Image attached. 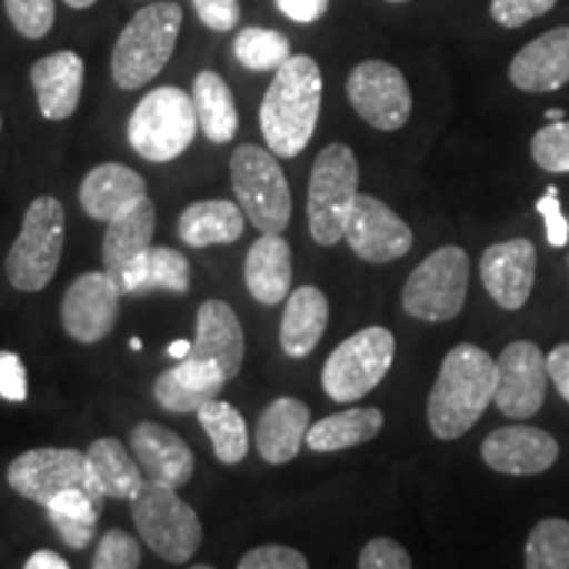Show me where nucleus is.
Masks as SVG:
<instances>
[{
	"label": "nucleus",
	"instance_id": "nucleus-22",
	"mask_svg": "<svg viewBox=\"0 0 569 569\" xmlns=\"http://www.w3.org/2000/svg\"><path fill=\"white\" fill-rule=\"evenodd\" d=\"M227 386L224 375L206 361L184 356L172 369L159 375L153 382V398L161 409L172 415H190L198 411L211 398H219Z\"/></svg>",
	"mask_w": 569,
	"mask_h": 569
},
{
	"label": "nucleus",
	"instance_id": "nucleus-40",
	"mask_svg": "<svg viewBox=\"0 0 569 569\" xmlns=\"http://www.w3.org/2000/svg\"><path fill=\"white\" fill-rule=\"evenodd\" d=\"M101 507H103V503L96 501V498L88 493V488L74 486V488L61 490V493H56L53 498H48V503L42 509L53 511V515H61V517L84 519V522H96L98 525V515H101Z\"/></svg>",
	"mask_w": 569,
	"mask_h": 569
},
{
	"label": "nucleus",
	"instance_id": "nucleus-20",
	"mask_svg": "<svg viewBox=\"0 0 569 569\" xmlns=\"http://www.w3.org/2000/svg\"><path fill=\"white\" fill-rule=\"evenodd\" d=\"M509 80L522 92H553L569 82V27H553L519 51Z\"/></svg>",
	"mask_w": 569,
	"mask_h": 569
},
{
	"label": "nucleus",
	"instance_id": "nucleus-2",
	"mask_svg": "<svg viewBox=\"0 0 569 569\" xmlns=\"http://www.w3.org/2000/svg\"><path fill=\"white\" fill-rule=\"evenodd\" d=\"M496 380V361L486 348L472 343L451 348L427 398V422L432 436L457 440L472 430L493 401Z\"/></svg>",
	"mask_w": 569,
	"mask_h": 569
},
{
	"label": "nucleus",
	"instance_id": "nucleus-16",
	"mask_svg": "<svg viewBox=\"0 0 569 569\" xmlns=\"http://www.w3.org/2000/svg\"><path fill=\"white\" fill-rule=\"evenodd\" d=\"M188 356L217 367L227 382L238 377L246 359V336L230 303L211 298L198 306L196 340Z\"/></svg>",
	"mask_w": 569,
	"mask_h": 569
},
{
	"label": "nucleus",
	"instance_id": "nucleus-53",
	"mask_svg": "<svg viewBox=\"0 0 569 569\" xmlns=\"http://www.w3.org/2000/svg\"><path fill=\"white\" fill-rule=\"evenodd\" d=\"M130 348H132V351H140L142 340H140V338H132V340H130Z\"/></svg>",
	"mask_w": 569,
	"mask_h": 569
},
{
	"label": "nucleus",
	"instance_id": "nucleus-1",
	"mask_svg": "<svg viewBox=\"0 0 569 569\" xmlns=\"http://www.w3.org/2000/svg\"><path fill=\"white\" fill-rule=\"evenodd\" d=\"M322 109V69L311 56H290L261 101L259 124L269 151L293 159L309 146Z\"/></svg>",
	"mask_w": 569,
	"mask_h": 569
},
{
	"label": "nucleus",
	"instance_id": "nucleus-10",
	"mask_svg": "<svg viewBox=\"0 0 569 569\" xmlns=\"http://www.w3.org/2000/svg\"><path fill=\"white\" fill-rule=\"evenodd\" d=\"M469 256L459 246L432 251L403 284V309L422 322H448L465 309Z\"/></svg>",
	"mask_w": 569,
	"mask_h": 569
},
{
	"label": "nucleus",
	"instance_id": "nucleus-39",
	"mask_svg": "<svg viewBox=\"0 0 569 569\" xmlns=\"http://www.w3.org/2000/svg\"><path fill=\"white\" fill-rule=\"evenodd\" d=\"M557 0H490V19L503 30H519L528 21L549 13Z\"/></svg>",
	"mask_w": 569,
	"mask_h": 569
},
{
	"label": "nucleus",
	"instance_id": "nucleus-8",
	"mask_svg": "<svg viewBox=\"0 0 569 569\" xmlns=\"http://www.w3.org/2000/svg\"><path fill=\"white\" fill-rule=\"evenodd\" d=\"M232 188L246 219L259 232H282L290 222V188L280 161L272 151L251 146H238L230 161Z\"/></svg>",
	"mask_w": 569,
	"mask_h": 569
},
{
	"label": "nucleus",
	"instance_id": "nucleus-33",
	"mask_svg": "<svg viewBox=\"0 0 569 569\" xmlns=\"http://www.w3.org/2000/svg\"><path fill=\"white\" fill-rule=\"evenodd\" d=\"M234 59L251 71H277L290 59V40L282 32L267 27H246L234 34Z\"/></svg>",
	"mask_w": 569,
	"mask_h": 569
},
{
	"label": "nucleus",
	"instance_id": "nucleus-54",
	"mask_svg": "<svg viewBox=\"0 0 569 569\" xmlns=\"http://www.w3.org/2000/svg\"><path fill=\"white\" fill-rule=\"evenodd\" d=\"M388 3H409V0H388Z\"/></svg>",
	"mask_w": 569,
	"mask_h": 569
},
{
	"label": "nucleus",
	"instance_id": "nucleus-5",
	"mask_svg": "<svg viewBox=\"0 0 569 569\" xmlns=\"http://www.w3.org/2000/svg\"><path fill=\"white\" fill-rule=\"evenodd\" d=\"M134 528L156 557L169 565H184L203 543V528L196 509L177 496V488L146 480L130 498Z\"/></svg>",
	"mask_w": 569,
	"mask_h": 569
},
{
	"label": "nucleus",
	"instance_id": "nucleus-18",
	"mask_svg": "<svg viewBox=\"0 0 569 569\" xmlns=\"http://www.w3.org/2000/svg\"><path fill=\"white\" fill-rule=\"evenodd\" d=\"M482 459L501 475H540L559 459L557 438L540 427L511 425L493 430L482 440Z\"/></svg>",
	"mask_w": 569,
	"mask_h": 569
},
{
	"label": "nucleus",
	"instance_id": "nucleus-9",
	"mask_svg": "<svg viewBox=\"0 0 569 569\" xmlns=\"http://www.w3.org/2000/svg\"><path fill=\"white\" fill-rule=\"evenodd\" d=\"M396 338L386 327H365L327 356L322 369L325 393L338 403H353L380 386L393 367Z\"/></svg>",
	"mask_w": 569,
	"mask_h": 569
},
{
	"label": "nucleus",
	"instance_id": "nucleus-46",
	"mask_svg": "<svg viewBox=\"0 0 569 569\" xmlns=\"http://www.w3.org/2000/svg\"><path fill=\"white\" fill-rule=\"evenodd\" d=\"M46 515H48V519H51L53 530L59 532L61 540L69 546V549H74V551L88 549L90 540H92V532H96V522L61 517V515H53V511H46Z\"/></svg>",
	"mask_w": 569,
	"mask_h": 569
},
{
	"label": "nucleus",
	"instance_id": "nucleus-36",
	"mask_svg": "<svg viewBox=\"0 0 569 569\" xmlns=\"http://www.w3.org/2000/svg\"><path fill=\"white\" fill-rule=\"evenodd\" d=\"M532 159L551 174L569 172V122H549L530 142Z\"/></svg>",
	"mask_w": 569,
	"mask_h": 569
},
{
	"label": "nucleus",
	"instance_id": "nucleus-25",
	"mask_svg": "<svg viewBox=\"0 0 569 569\" xmlns=\"http://www.w3.org/2000/svg\"><path fill=\"white\" fill-rule=\"evenodd\" d=\"M248 293L264 306H277L290 296L293 256L282 232H261L246 256Z\"/></svg>",
	"mask_w": 569,
	"mask_h": 569
},
{
	"label": "nucleus",
	"instance_id": "nucleus-48",
	"mask_svg": "<svg viewBox=\"0 0 569 569\" xmlns=\"http://www.w3.org/2000/svg\"><path fill=\"white\" fill-rule=\"evenodd\" d=\"M546 372L557 386L559 396L569 403V343H561L546 356Z\"/></svg>",
	"mask_w": 569,
	"mask_h": 569
},
{
	"label": "nucleus",
	"instance_id": "nucleus-27",
	"mask_svg": "<svg viewBox=\"0 0 569 569\" xmlns=\"http://www.w3.org/2000/svg\"><path fill=\"white\" fill-rule=\"evenodd\" d=\"M156 232V206L148 201V196H142L138 203H132L130 209L109 222L103 238V269L113 280L122 272L127 264H132L134 259L146 256L151 251V240Z\"/></svg>",
	"mask_w": 569,
	"mask_h": 569
},
{
	"label": "nucleus",
	"instance_id": "nucleus-11",
	"mask_svg": "<svg viewBox=\"0 0 569 569\" xmlns=\"http://www.w3.org/2000/svg\"><path fill=\"white\" fill-rule=\"evenodd\" d=\"M348 101L369 127L396 132L411 117V90L403 71L393 63L369 59L356 63L346 82Z\"/></svg>",
	"mask_w": 569,
	"mask_h": 569
},
{
	"label": "nucleus",
	"instance_id": "nucleus-19",
	"mask_svg": "<svg viewBox=\"0 0 569 569\" xmlns=\"http://www.w3.org/2000/svg\"><path fill=\"white\" fill-rule=\"evenodd\" d=\"M130 446L146 480L169 488H182L193 478V451L169 427L159 422H140L132 430Z\"/></svg>",
	"mask_w": 569,
	"mask_h": 569
},
{
	"label": "nucleus",
	"instance_id": "nucleus-45",
	"mask_svg": "<svg viewBox=\"0 0 569 569\" xmlns=\"http://www.w3.org/2000/svg\"><path fill=\"white\" fill-rule=\"evenodd\" d=\"M536 209H538L540 217L546 219V238H549V246H553V248L567 246V240H569V222H567L565 213H561L559 196L557 193H546L536 203Z\"/></svg>",
	"mask_w": 569,
	"mask_h": 569
},
{
	"label": "nucleus",
	"instance_id": "nucleus-44",
	"mask_svg": "<svg viewBox=\"0 0 569 569\" xmlns=\"http://www.w3.org/2000/svg\"><path fill=\"white\" fill-rule=\"evenodd\" d=\"M0 396L21 403L27 398V369L17 353L0 351Z\"/></svg>",
	"mask_w": 569,
	"mask_h": 569
},
{
	"label": "nucleus",
	"instance_id": "nucleus-3",
	"mask_svg": "<svg viewBox=\"0 0 569 569\" xmlns=\"http://www.w3.org/2000/svg\"><path fill=\"white\" fill-rule=\"evenodd\" d=\"M182 27V9L172 0L142 6L119 32L111 53V77L119 90H140L172 59Z\"/></svg>",
	"mask_w": 569,
	"mask_h": 569
},
{
	"label": "nucleus",
	"instance_id": "nucleus-38",
	"mask_svg": "<svg viewBox=\"0 0 569 569\" xmlns=\"http://www.w3.org/2000/svg\"><path fill=\"white\" fill-rule=\"evenodd\" d=\"M140 543L124 530H109L98 540L92 567L96 569H134L140 567Z\"/></svg>",
	"mask_w": 569,
	"mask_h": 569
},
{
	"label": "nucleus",
	"instance_id": "nucleus-6",
	"mask_svg": "<svg viewBox=\"0 0 569 569\" xmlns=\"http://www.w3.org/2000/svg\"><path fill=\"white\" fill-rule=\"evenodd\" d=\"M359 196V163L343 142H332L317 156L309 180V232L319 246H336L343 240L346 222Z\"/></svg>",
	"mask_w": 569,
	"mask_h": 569
},
{
	"label": "nucleus",
	"instance_id": "nucleus-21",
	"mask_svg": "<svg viewBox=\"0 0 569 569\" xmlns=\"http://www.w3.org/2000/svg\"><path fill=\"white\" fill-rule=\"evenodd\" d=\"M30 80L40 113L51 122H63L77 111L84 84V61L74 51H59L34 61Z\"/></svg>",
	"mask_w": 569,
	"mask_h": 569
},
{
	"label": "nucleus",
	"instance_id": "nucleus-12",
	"mask_svg": "<svg viewBox=\"0 0 569 569\" xmlns=\"http://www.w3.org/2000/svg\"><path fill=\"white\" fill-rule=\"evenodd\" d=\"M122 290L106 272H84L69 284L61 301V325L77 343L92 346L111 336L119 319Z\"/></svg>",
	"mask_w": 569,
	"mask_h": 569
},
{
	"label": "nucleus",
	"instance_id": "nucleus-4",
	"mask_svg": "<svg viewBox=\"0 0 569 569\" xmlns=\"http://www.w3.org/2000/svg\"><path fill=\"white\" fill-rule=\"evenodd\" d=\"M196 132L198 117L193 98L174 84H163L148 92L134 106L130 124H127V140L132 151L153 163L180 159L193 146Z\"/></svg>",
	"mask_w": 569,
	"mask_h": 569
},
{
	"label": "nucleus",
	"instance_id": "nucleus-52",
	"mask_svg": "<svg viewBox=\"0 0 569 569\" xmlns=\"http://www.w3.org/2000/svg\"><path fill=\"white\" fill-rule=\"evenodd\" d=\"M565 119V109H549L546 111V122H561Z\"/></svg>",
	"mask_w": 569,
	"mask_h": 569
},
{
	"label": "nucleus",
	"instance_id": "nucleus-41",
	"mask_svg": "<svg viewBox=\"0 0 569 569\" xmlns=\"http://www.w3.org/2000/svg\"><path fill=\"white\" fill-rule=\"evenodd\" d=\"M240 569H306L309 561L301 551L288 549V546L269 543L259 546V549H251L243 553V559L238 561Z\"/></svg>",
	"mask_w": 569,
	"mask_h": 569
},
{
	"label": "nucleus",
	"instance_id": "nucleus-35",
	"mask_svg": "<svg viewBox=\"0 0 569 569\" xmlns=\"http://www.w3.org/2000/svg\"><path fill=\"white\" fill-rule=\"evenodd\" d=\"M190 288V261L177 248L151 246L148 251V277L140 293L151 290H169V293H188Z\"/></svg>",
	"mask_w": 569,
	"mask_h": 569
},
{
	"label": "nucleus",
	"instance_id": "nucleus-34",
	"mask_svg": "<svg viewBox=\"0 0 569 569\" xmlns=\"http://www.w3.org/2000/svg\"><path fill=\"white\" fill-rule=\"evenodd\" d=\"M525 567L569 569V522L559 517L540 519L525 546Z\"/></svg>",
	"mask_w": 569,
	"mask_h": 569
},
{
	"label": "nucleus",
	"instance_id": "nucleus-51",
	"mask_svg": "<svg viewBox=\"0 0 569 569\" xmlns=\"http://www.w3.org/2000/svg\"><path fill=\"white\" fill-rule=\"evenodd\" d=\"M63 3H67L69 9H77V11H82V9H90V6H96L98 0H63Z\"/></svg>",
	"mask_w": 569,
	"mask_h": 569
},
{
	"label": "nucleus",
	"instance_id": "nucleus-32",
	"mask_svg": "<svg viewBox=\"0 0 569 569\" xmlns=\"http://www.w3.org/2000/svg\"><path fill=\"white\" fill-rule=\"evenodd\" d=\"M198 422L209 436L213 453L222 465H238V461L246 459L248 453V427L246 419L240 415L232 403L219 401V398H211L209 403H203L201 409L196 411Z\"/></svg>",
	"mask_w": 569,
	"mask_h": 569
},
{
	"label": "nucleus",
	"instance_id": "nucleus-47",
	"mask_svg": "<svg viewBox=\"0 0 569 569\" xmlns=\"http://www.w3.org/2000/svg\"><path fill=\"white\" fill-rule=\"evenodd\" d=\"M274 6L296 24H315L330 9V0H274Z\"/></svg>",
	"mask_w": 569,
	"mask_h": 569
},
{
	"label": "nucleus",
	"instance_id": "nucleus-42",
	"mask_svg": "<svg viewBox=\"0 0 569 569\" xmlns=\"http://www.w3.org/2000/svg\"><path fill=\"white\" fill-rule=\"evenodd\" d=\"M361 569H409L411 557L401 543L390 538H372L359 553Z\"/></svg>",
	"mask_w": 569,
	"mask_h": 569
},
{
	"label": "nucleus",
	"instance_id": "nucleus-13",
	"mask_svg": "<svg viewBox=\"0 0 569 569\" xmlns=\"http://www.w3.org/2000/svg\"><path fill=\"white\" fill-rule=\"evenodd\" d=\"M343 240L361 261L390 264L403 259L415 246V232L398 213L375 196H356Z\"/></svg>",
	"mask_w": 569,
	"mask_h": 569
},
{
	"label": "nucleus",
	"instance_id": "nucleus-26",
	"mask_svg": "<svg viewBox=\"0 0 569 569\" xmlns=\"http://www.w3.org/2000/svg\"><path fill=\"white\" fill-rule=\"evenodd\" d=\"M309 430V407L293 396H280L264 409L256 425V448L269 465L296 459Z\"/></svg>",
	"mask_w": 569,
	"mask_h": 569
},
{
	"label": "nucleus",
	"instance_id": "nucleus-15",
	"mask_svg": "<svg viewBox=\"0 0 569 569\" xmlns=\"http://www.w3.org/2000/svg\"><path fill=\"white\" fill-rule=\"evenodd\" d=\"M6 480L13 493L46 507L61 490L84 486V453L77 448H32L11 461Z\"/></svg>",
	"mask_w": 569,
	"mask_h": 569
},
{
	"label": "nucleus",
	"instance_id": "nucleus-37",
	"mask_svg": "<svg viewBox=\"0 0 569 569\" xmlns=\"http://www.w3.org/2000/svg\"><path fill=\"white\" fill-rule=\"evenodd\" d=\"M13 30L30 40L46 38L53 30L56 3L53 0H3Z\"/></svg>",
	"mask_w": 569,
	"mask_h": 569
},
{
	"label": "nucleus",
	"instance_id": "nucleus-56",
	"mask_svg": "<svg viewBox=\"0 0 569 569\" xmlns=\"http://www.w3.org/2000/svg\"><path fill=\"white\" fill-rule=\"evenodd\" d=\"M567 264H569V256H567Z\"/></svg>",
	"mask_w": 569,
	"mask_h": 569
},
{
	"label": "nucleus",
	"instance_id": "nucleus-43",
	"mask_svg": "<svg viewBox=\"0 0 569 569\" xmlns=\"http://www.w3.org/2000/svg\"><path fill=\"white\" fill-rule=\"evenodd\" d=\"M198 19L213 32H230L240 24L238 0H193Z\"/></svg>",
	"mask_w": 569,
	"mask_h": 569
},
{
	"label": "nucleus",
	"instance_id": "nucleus-14",
	"mask_svg": "<svg viewBox=\"0 0 569 569\" xmlns=\"http://www.w3.org/2000/svg\"><path fill=\"white\" fill-rule=\"evenodd\" d=\"M496 393L498 411L509 419H528L538 415L546 398V356L530 340H515L496 361Z\"/></svg>",
	"mask_w": 569,
	"mask_h": 569
},
{
	"label": "nucleus",
	"instance_id": "nucleus-23",
	"mask_svg": "<svg viewBox=\"0 0 569 569\" xmlns=\"http://www.w3.org/2000/svg\"><path fill=\"white\" fill-rule=\"evenodd\" d=\"M142 196H148L146 180L134 169L113 161L90 169L80 184L82 211L98 222H111L117 213L130 209Z\"/></svg>",
	"mask_w": 569,
	"mask_h": 569
},
{
	"label": "nucleus",
	"instance_id": "nucleus-29",
	"mask_svg": "<svg viewBox=\"0 0 569 569\" xmlns=\"http://www.w3.org/2000/svg\"><path fill=\"white\" fill-rule=\"evenodd\" d=\"M246 230V213L232 201H198L182 211L180 232L182 243L190 248L230 246Z\"/></svg>",
	"mask_w": 569,
	"mask_h": 569
},
{
	"label": "nucleus",
	"instance_id": "nucleus-28",
	"mask_svg": "<svg viewBox=\"0 0 569 569\" xmlns=\"http://www.w3.org/2000/svg\"><path fill=\"white\" fill-rule=\"evenodd\" d=\"M327 319H330V303L322 290L315 284H303L288 296L282 325H280V346L282 351L293 359H303L319 346L325 336Z\"/></svg>",
	"mask_w": 569,
	"mask_h": 569
},
{
	"label": "nucleus",
	"instance_id": "nucleus-30",
	"mask_svg": "<svg viewBox=\"0 0 569 569\" xmlns=\"http://www.w3.org/2000/svg\"><path fill=\"white\" fill-rule=\"evenodd\" d=\"M196 106L198 127H201L206 138L217 146L230 142L238 134V109H234V98L230 84H227L217 71H201L193 82V92H190Z\"/></svg>",
	"mask_w": 569,
	"mask_h": 569
},
{
	"label": "nucleus",
	"instance_id": "nucleus-17",
	"mask_svg": "<svg viewBox=\"0 0 569 569\" xmlns=\"http://www.w3.org/2000/svg\"><path fill=\"white\" fill-rule=\"evenodd\" d=\"M538 253L536 246L525 238L507 240L486 248L480 261L482 284L490 298L507 311H517L528 303L536 282Z\"/></svg>",
	"mask_w": 569,
	"mask_h": 569
},
{
	"label": "nucleus",
	"instance_id": "nucleus-31",
	"mask_svg": "<svg viewBox=\"0 0 569 569\" xmlns=\"http://www.w3.org/2000/svg\"><path fill=\"white\" fill-rule=\"evenodd\" d=\"M382 425H386V417L375 407L338 411V415L319 419L315 427L306 430V446L315 453L343 451V448L372 440L382 430Z\"/></svg>",
	"mask_w": 569,
	"mask_h": 569
},
{
	"label": "nucleus",
	"instance_id": "nucleus-49",
	"mask_svg": "<svg viewBox=\"0 0 569 569\" xmlns=\"http://www.w3.org/2000/svg\"><path fill=\"white\" fill-rule=\"evenodd\" d=\"M27 569H69V561L61 559L56 551H34L30 559L24 561Z\"/></svg>",
	"mask_w": 569,
	"mask_h": 569
},
{
	"label": "nucleus",
	"instance_id": "nucleus-24",
	"mask_svg": "<svg viewBox=\"0 0 569 569\" xmlns=\"http://www.w3.org/2000/svg\"><path fill=\"white\" fill-rule=\"evenodd\" d=\"M146 475L138 461L124 451L117 438L96 440L84 453V488L96 501L103 498H132L138 493Z\"/></svg>",
	"mask_w": 569,
	"mask_h": 569
},
{
	"label": "nucleus",
	"instance_id": "nucleus-7",
	"mask_svg": "<svg viewBox=\"0 0 569 569\" xmlns=\"http://www.w3.org/2000/svg\"><path fill=\"white\" fill-rule=\"evenodd\" d=\"M63 206L53 196H38L24 213L17 243L6 259V274L24 293H38L59 272L63 251Z\"/></svg>",
	"mask_w": 569,
	"mask_h": 569
},
{
	"label": "nucleus",
	"instance_id": "nucleus-50",
	"mask_svg": "<svg viewBox=\"0 0 569 569\" xmlns=\"http://www.w3.org/2000/svg\"><path fill=\"white\" fill-rule=\"evenodd\" d=\"M190 346H193V343H190V340H184V338H180V340H174V343L167 348V353H169V356H172V359H174V361H182V359H184V356H188V353H190Z\"/></svg>",
	"mask_w": 569,
	"mask_h": 569
},
{
	"label": "nucleus",
	"instance_id": "nucleus-55",
	"mask_svg": "<svg viewBox=\"0 0 569 569\" xmlns=\"http://www.w3.org/2000/svg\"><path fill=\"white\" fill-rule=\"evenodd\" d=\"M0 127H3V119H0Z\"/></svg>",
	"mask_w": 569,
	"mask_h": 569
}]
</instances>
